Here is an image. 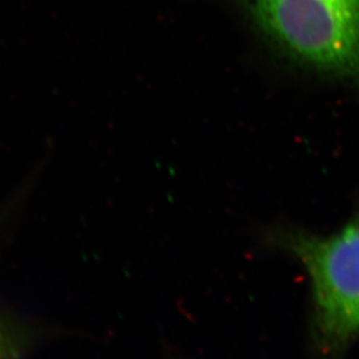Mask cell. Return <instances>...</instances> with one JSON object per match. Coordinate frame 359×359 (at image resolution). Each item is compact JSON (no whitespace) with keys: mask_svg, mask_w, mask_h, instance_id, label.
<instances>
[{"mask_svg":"<svg viewBox=\"0 0 359 359\" xmlns=\"http://www.w3.org/2000/svg\"><path fill=\"white\" fill-rule=\"evenodd\" d=\"M0 359H14L13 339L1 321H0Z\"/></svg>","mask_w":359,"mask_h":359,"instance_id":"3957f363","label":"cell"},{"mask_svg":"<svg viewBox=\"0 0 359 359\" xmlns=\"http://www.w3.org/2000/svg\"><path fill=\"white\" fill-rule=\"evenodd\" d=\"M255 24L318 69L359 73V0H239Z\"/></svg>","mask_w":359,"mask_h":359,"instance_id":"6da1fadb","label":"cell"},{"mask_svg":"<svg viewBox=\"0 0 359 359\" xmlns=\"http://www.w3.org/2000/svg\"><path fill=\"white\" fill-rule=\"evenodd\" d=\"M285 244L311 276L315 339L334 356L359 335V219L327 237L290 235Z\"/></svg>","mask_w":359,"mask_h":359,"instance_id":"7a4b0ae2","label":"cell"},{"mask_svg":"<svg viewBox=\"0 0 359 359\" xmlns=\"http://www.w3.org/2000/svg\"><path fill=\"white\" fill-rule=\"evenodd\" d=\"M22 195H19L17 198L11 201L10 203H7L5 208L0 209V225L3 224L4 222L6 221L7 217L12 214V211L14 210V208L17 207L19 202L21 201Z\"/></svg>","mask_w":359,"mask_h":359,"instance_id":"277c9868","label":"cell"}]
</instances>
